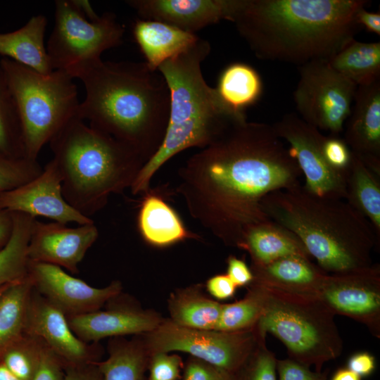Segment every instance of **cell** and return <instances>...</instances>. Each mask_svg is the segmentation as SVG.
I'll list each match as a JSON object with an SVG mask.
<instances>
[{"label": "cell", "mask_w": 380, "mask_h": 380, "mask_svg": "<svg viewBox=\"0 0 380 380\" xmlns=\"http://www.w3.org/2000/svg\"><path fill=\"white\" fill-rule=\"evenodd\" d=\"M327 61L357 87L370 84L380 80V42L354 39Z\"/></svg>", "instance_id": "cell-30"}, {"label": "cell", "mask_w": 380, "mask_h": 380, "mask_svg": "<svg viewBox=\"0 0 380 380\" xmlns=\"http://www.w3.org/2000/svg\"><path fill=\"white\" fill-rule=\"evenodd\" d=\"M143 20L163 22L196 32L222 20L232 21L239 0H128Z\"/></svg>", "instance_id": "cell-18"}, {"label": "cell", "mask_w": 380, "mask_h": 380, "mask_svg": "<svg viewBox=\"0 0 380 380\" xmlns=\"http://www.w3.org/2000/svg\"><path fill=\"white\" fill-rule=\"evenodd\" d=\"M0 380H20L11 373L8 369L0 362Z\"/></svg>", "instance_id": "cell-51"}, {"label": "cell", "mask_w": 380, "mask_h": 380, "mask_svg": "<svg viewBox=\"0 0 380 380\" xmlns=\"http://www.w3.org/2000/svg\"><path fill=\"white\" fill-rule=\"evenodd\" d=\"M182 380H234L232 374L201 359L189 356L182 371Z\"/></svg>", "instance_id": "cell-40"}, {"label": "cell", "mask_w": 380, "mask_h": 380, "mask_svg": "<svg viewBox=\"0 0 380 380\" xmlns=\"http://www.w3.org/2000/svg\"><path fill=\"white\" fill-rule=\"evenodd\" d=\"M329 380H362V377L347 367L338 369Z\"/></svg>", "instance_id": "cell-50"}, {"label": "cell", "mask_w": 380, "mask_h": 380, "mask_svg": "<svg viewBox=\"0 0 380 380\" xmlns=\"http://www.w3.org/2000/svg\"><path fill=\"white\" fill-rule=\"evenodd\" d=\"M262 208L292 232L327 273L372 265V251L379 243L369 222L344 199L316 196L299 184L270 193Z\"/></svg>", "instance_id": "cell-4"}, {"label": "cell", "mask_w": 380, "mask_h": 380, "mask_svg": "<svg viewBox=\"0 0 380 380\" xmlns=\"http://www.w3.org/2000/svg\"><path fill=\"white\" fill-rule=\"evenodd\" d=\"M343 131L353 153L380 175V80L357 87Z\"/></svg>", "instance_id": "cell-19"}, {"label": "cell", "mask_w": 380, "mask_h": 380, "mask_svg": "<svg viewBox=\"0 0 380 380\" xmlns=\"http://www.w3.org/2000/svg\"><path fill=\"white\" fill-rule=\"evenodd\" d=\"M13 224L12 213L0 210V246H4L9 239Z\"/></svg>", "instance_id": "cell-48"}, {"label": "cell", "mask_w": 380, "mask_h": 380, "mask_svg": "<svg viewBox=\"0 0 380 380\" xmlns=\"http://www.w3.org/2000/svg\"><path fill=\"white\" fill-rule=\"evenodd\" d=\"M344 200L369 222L379 243L380 175L353 153L346 172Z\"/></svg>", "instance_id": "cell-27"}, {"label": "cell", "mask_w": 380, "mask_h": 380, "mask_svg": "<svg viewBox=\"0 0 380 380\" xmlns=\"http://www.w3.org/2000/svg\"><path fill=\"white\" fill-rule=\"evenodd\" d=\"M42 170L37 160L11 158L0 155V193L31 181Z\"/></svg>", "instance_id": "cell-37"}, {"label": "cell", "mask_w": 380, "mask_h": 380, "mask_svg": "<svg viewBox=\"0 0 380 380\" xmlns=\"http://www.w3.org/2000/svg\"><path fill=\"white\" fill-rule=\"evenodd\" d=\"M205 288L214 298L226 300L234 296L237 287L226 274H221L208 279Z\"/></svg>", "instance_id": "cell-44"}, {"label": "cell", "mask_w": 380, "mask_h": 380, "mask_svg": "<svg viewBox=\"0 0 380 380\" xmlns=\"http://www.w3.org/2000/svg\"><path fill=\"white\" fill-rule=\"evenodd\" d=\"M305 177L303 186L318 196L345 199L346 173L331 167L322 151L324 134L297 114L287 113L272 125Z\"/></svg>", "instance_id": "cell-12"}, {"label": "cell", "mask_w": 380, "mask_h": 380, "mask_svg": "<svg viewBox=\"0 0 380 380\" xmlns=\"http://www.w3.org/2000/svg\"><path fill=\"white\" fill-rule=\"evenodd\" d=\"M54 18L46 47L53 70L68 71L97 61L104 51L122 43L125 27L113 13L91 22L72 0H56Z\"/></svg>", "instance_id": "cell-9"}, {"label": "cell", "mask_w": 380, "mask_h": 380, "mask_svg": "<svg viewBox=\"0 0 380 380\" xmlns=\"http://www.w3.org/2000/svg\"><path fill=\"white\" fill-rule=\"evenodd\" d=\"M318 296L336 315L365 325L380 338V267L327 274Z\"/></svg>", "instance_id": "cell-13"}, {"label": "cell", "mask_w": 380, "mask_h": 380, "mask_svg": "<svg viewBox=\"0 0 380 380\" xmlns=\"http://www.w3.org/2000/svg\"><path fill=\"white\" fill-rule=\"evenodd\" d=\"M99 236L94 222L68 227L56 222L34 220L27 248L30 262H44L65 268L72 273Z\"/></svg>", "instance_id": "cell-16"}, {"label": "cell", "mask_w": 380, "mask_h": 380, "mask_svg": "<svg viewBox=\"0 0 380 380\" xmlns=\"http://www.w3.org/2000/svg\"><path fill=\"white\" fill-rule=\"evenodd\" d=\"M97 362L64 366V380H103Z\"/></svg>", "instance_id": "cell-45"}, {"label": "cell", "mask_w": 380, "mask_h": 380, "mask_svg": "<svg viewBox=\"0 0 380 380\" xmlns=\"http://www.w3.org/2000/svg\"><path fill=\"white\" fill-rule=\"evenodd\" d=\"M164 319L158 312L138 306L114 305L106 310L69 316L75 334L83 341L108 337L142 335L155 329Z\"/></svg>", "instance_id": "cell-20"}, {"label": "cell", "mask_w": 380, "mask_h": 380, "mask_svg": "<svg viewBox=\"0 0 380 380\" xmlns=\"http://www.w3.org/2000/svg\"><path fill=\"white\" fill-rule=\"evenodd\" d=\"M322 151L329 165L334 169L346 173L348 168L353 153L348 144L339 135L324 136Z\"/></svg>", "instance_id": "cell-39"}, {"label": "cell", "mask_w": 380, "mask_h": 380, "mask_svg": "<svg viewBox=\"0 0 380 380\" xmlns=\"http://www.w3.org/2000/svg\"><path fill=\"white\" fill-rule=\"evenodd\" d=\"M301 175L272 125L245 120L186 161L177 191L193 218L237 248L251 227L270 220L263 199L300 184Z\"/></svg>", "instance_id": "cell-1"}, {"label": "cell", "mask_w": 380, "mask_h": 380, "mask_svg": "<svg viewBox=\"0 0 380 380\" xmlns=\"http://www.w3.org/2000/svg\"><path fill=\"white\" fill-rule=\"evenodd\" d=\"M49 144L63 198L88 217L106 205L110 195L130 188L146 163L132 148L77 117Z\"/></svg>", "instance_id": "cell-6"}, {"label": "cell", "mask_w": 380, "mask_h": 380, "mask_svg": "<svg viewBox=\"0 0 380 380\" xmlns=\"http://www.w3.org/2000/svg\"><path fill=\"white\" fill-rule=\"evenodd\" d=\"M261 286L264 310L257 327L279 338L289 358L320 372L340 356L343 341L335 315L318 296Z\"/></svg>", "instance_id": "cell-7"}, {"label": "cell", "mask_w": 380, "mask_h": 380, "mask_svg": "<svg viewBox=\"0 0 380 380\" xmlns=\"http://www.w3.org/2000/svg\"><path fill=\"white\" fill-rule=\"evenodd\" d=\"M237 248L246 251L251 265H255L288 255L312 260L303 243L292 232L270 220L251 227Z\"/></svg>", "instance_id": "cell-23"}, {"label": "cell", "mask_w": 380, "mask_h": 380, "mask_svg": "<svg viewBox=\"0 0 380 380\" xmlns=\"http://www.w3.org/2000/svg\"><path fill=\"white\" fill-rule=\"evenodd\" d=\"M25 332L51 350L64 366L97 361L91 349L72 331L65 313L44 297L31 295Z\"/></svg>", "instance_id": "cell-17"}, {"label": "cell", "mask_w": 380, "mask_h": 380, "mask_svg": "<svg viewBox=\"0 0 380 380\" xmlns=\"http://www.w3.org/2000/svg\"><path fill=\"white\" fill-rule=\"evenodd\" d=\"M227 275L236 287L248 286L253 280L251 268L241 259L229 255L227 260Z\"/></svg>", "instance_id": "cell-43"}, {"label": "cell", "mask_w": 380, "mask_h": 380, "mask_svg": "<svg viewBox=\"0 0 380 380\" xmlns=\"http://www.w3.org/2000/svg\"><path fill=\"white\" fill-rule=\"evenodd\" d=\"M113 337L108 346V356L98 361L103 380H146L150 354L141 335L132 340Z\"/></svg>", "instance_id": "cell-29"}, {"label": "cell", "mask_w": 380, "mask_h": 380, "mask_svg": "<svg viewBox=\"0 0 380 380\" xmlns=\"http://www.w3.org/2000/svg\"><path fill=\"white\" fill-rule=\"evenodd\" d=\"M64 378L63 362L44 344L40 362L32 380H64Z\"/></svg>", "instance_id": "cell-42"}, {"label": "cell", "mask_w": 380, "mask_h": 380, "mask_svg": "<svg viewBox=\"0 0 380 380\" xmlns=\"http://www.w3.org/2000/svg\"><path fill=\"white\" fill-rule=\"evenodd\" d=\"M61 184V173L51 159L37 177L0 193V210L23 213L35 217L42 216L64 224L93 223L92 219L79 213L65 200Z\"/></svg>", "instance_id": "cell-15"}, {"label": "cell", "mask_w": 380, "mask_h": 380, "mask_svg": "<svg viewBox=\"0 0 380 380\" xmlns=\"http://www.w3.org/2000/svg\"><path fill=\"white\" fill-rule=\"evenodd\" d=\"M267 334L257 327L239 331L196 329L179 326L169 318L153 331L141 335L151 356L183 352L234 374Z\"/></svg>", "instance_id": "cell-10"}, {"label": "cell", "mask_w": 380, "mask_h": 380, "mask_svg": "<svg viewBox=\"0 0 380 380\" xmlns=\"http://www.w3.org/2000/svg\"><path fill=\"white\" fill-rule=\"evenodd\" d=\"M46 25V18L39 14L19 30L0 34V54L39 73H51L54 70L44 45Z\"/></svg>", "instance_id": "cell-25"}, {"label": "cell", "mask_w": 380, "mask_h": 380, "mask_svg": "<svg viewBox=\"0 0 380 380\" xmlns=\"http://www.w3.org/2000/svg\"><path fill=\"white\" fill-rule=\"evenodd\" d=\"M2 67L18 110L25 156L37 160L42 148L77 117L74 78L63 70L42 74L13 60H4Z\"/></svg>", "instance_id": "cell-8"}, {"label": "cell", "mask_w": 380, "mask_h": 380, "mask_svg": "<svg viewBox=\"0 0 380 380\" xmlns=\"http://www.w3.org/2000/svg\"><path fill=\"white\" fill-rule=\"evenodd\" d=\"M5 81L0 79V155L25 158L22 129L15 103Z\"/></svg>", "instance_id": "cell-34"}, {"label": "cell", "mask_w": 380, "mask_h": 380, "mask_svg": "<svg viewBox=\"0 0 380 380\" xmlns=\"http://www.w3.org/2000/svg\"><path fill=\"white\" fill-rule=\"evenodd\" d=\"M76 7L81 11L85 18L91 22L96 21L100 16L94 11L89 1L72 0Z\"/></svg>", "instance_id": "cell-49"}, {"label": "cell", "mask_w": 380, "mask_h": 380, "mask_svg": "<svg viewBox=\"0 0 380 380\" xmlns=\"http://www.w3.org/2000/svg\"><path fill=\"white\" fill-rule=\"evenodd\" d=\"M355 20L358 26H363L368 32L380 36L379 12H370L362 7L357 11Z\"/></svg>", "instance_id": "cell-47"}, {"label": "cell", "mask_w": 380, "mask_h": 380, "mask_svg": "<svg viewBox=\"0 0 380 380\" xmlns=\"http://www.w3.org/2000/svg\"><path fill=\"white\" fill-rule=\"evenodd\" d=\"M132 34L145 63L153 70H158L163 63L187 50L199 39L196 34L172 25L143 19L134 22Z\"/></svg>", "instance_id": "cell-22"}, {"label": "cell", "mask_w": 380, "mask_h": 380, "mask_svg": "<svg viewBox=\"0 0 380 380\" xmlns=\"http://www.w3.org/2000/svg\"><path fill=\"white\" fill-rule=\"evenodd\" d=\"M18 345L13 343L3 353L0 362L20 380H32L39 366L43 343L28 335Z\"/></svg>", "instance_id": "cell-35"}, {"label": "cell", "mask_w": 380, "mask_h": 380, "mask_svg": "<svg viewBox=\"0 0 380 380\" xmlns=\"http://www.w3.org/2000/svg\"><path fill=\"white\" fill-rule=\"evenodd\" d=\"M224 103L235 114L246 117V110L261 97L263 84L258 72L244 63H233L220 72L215 87Z\"/></svg>", "instance_id": "cell-28"}, {"label": "cell", "mask_w": 380, "mask_h": 380, "mask_svg": "<svg viewBox=\"0 0 380 380\" xmlns=\"http://www.w3.org/2000/svg\"><path fill=\"white\" fill-rule=\"evenodd\" d=\"M277 380H328L327 372L312 371L290 358L277 362Z\"/></svg>", "instance_id": "cell-41"}, {"label": "cell", "mask_w": 380, "mask_h": 380, "mask_svg": "<svg viewBox=\"0 0 380 380\" xmlns=\"http://www.w3.org/2000/svg\"><path fill=\"white\" fill-rule=\"evenodd\" d=\"M84 84L77 117L123 143L146 163L167 129L170 91L158 70L145 62L101 59L66 71Z\"/></svg>", "instance_id": "cell-2"}, {"label": "cell", "mask_w": 380, "mask_h": 380, "mask_svg": "<svg viewBox=\"0 0 380 380\" xmlns=\"http://www.w3.org/2000/svg\"><path fill=\"white\" fill-rule=\"evenodd\" d=\"M255 282L279 290L317 296L328 273L312 260L300 255L284 256L265 265H251Z\"/></svg>", "instance_id": "cell-21"}, {"label": "cell", "mask_w": 380, "mask_h": 380, "mask_svg": "<svg viewBox=\"0 0 380 380\" xmlns=\"http://www.w3.org/2000/svg\"><path fill=\"white\" fill-rule=\"evenodd\" d=\"M346 367L362 378L367 377L374 372L376 360L372 354L367 351L355 353L348 358Z\"/></svg>", "instance_id": "cell-46"}, {"label": "cell", "mask_w": 380, "mask_h": 380, "mask_svg": "<svg viewBox=\"0 0 380 380\" xmlns=\"http://www.w3.org/2000/svg\"><path fill=\"white\" fill-rule=\"evenodd\" d=\"M293 101L299 117L319 131L340 135L353 106L357 86L329 64L313 61L298 66Z\"/></svg>", "instance_id": "cell-11"}, {"label": "cell", "mask_w": 380, "mask_h": 380, "mask_svg": "<svg viewBox=\"0 0 380 380\" xmlns=\"http://www.w3.org/2000/svg\"><path fill=\"white\" fill-rule=\"evenodd\" d=\"M184 362L175 353H158L150 357L148 380H179L182 378Z\"/></svg>", "instance_id": "cell-38"}, {"label": "cell", "mask_w": 380, "mask_h": 380, "mask_svg": "<svg viewBox=\"0 0 380 380\" xmlns=\"http://www.w3.org/2000/svg\"><path fill=\"white\" fill-rule=\"evenodd\" d=\"M264 301L262 286L251 282L242 299L232 303L222 304L215 330L239 331L254 328L262 315Z\"/></svg>", "instance_id": "cell-33"}, {"label": "cell", "mask_w": 380, "mask_h": 380, "mask_svg": "<svg viewBox=\"0 0 380 380\" xmlns=\"http://www.w3.org/2000/svg\"><path fill=\"white\" fill-rule=\"evenodd\" d=\"M146 193L138 215L139 230L146 242L163 248L186 239L196 238L160 195L148 191Z\"/></svg>", "instance_id": "cell-24"}, {"label": "cell", "mask_w": 380, "mask_h": 380, "mask_svg": "<svg viewBox=\"0 0 380 380\" xmlns=\"http://www.w3.org/2000/svg\"><path fill=\"white\" fill-rule=\"evenodd\" d=\"M13 229L9 239L0 249V286L19 281L28 275L27 248L35 217L12 213Z\"/></svg>", "instance_id": "cell-32"}, {"label": "cell", "mask_w": 380, "mask_h": 380, "mask_svg": "<svg viewBox=\"0 0 380 380\" xmlns=\"http://www.w3.org/2000/svg\"><path fill=\"white\" fill-rule=\"evenodd\" d=\"M210 51L209 42L199 37L187 50L159 66L170 91L168 124L160 148L130 187L134 195L146 192L153 175L177 153L191 147L203 148L233 123L247 120L232 112L205 82L201 63Z\"/></svg>", "instance_id": "cell-5"}, {"label": "cell", "mask_w": 380, "mask_h": 380, "mask_svg": "<svg viewBox=\"0 0 380 380\" xmlns=\"http://www.w3.org/2000/svg\"><path fill=\"white\" fill-rule=\"evenodd\" d=\"M32 281L29 274L8 284L0 296V353L19 340L25 331Z\"/></svg>", "instance_id": "cell-31"}, {"label": "cell", "mask_w": 380, "mask_h": 380, "mask_svg": "<svg viewBox=\"0 0 380 380\" xmlns=\"http://www.w3.org/2000/svg\"><path fill=\"white\" fill-rule=\"evenodd\" d=\"M222 307L207 296L201 284L178 289L167 300L169 319L179 326L196 329L215 330Z\"/></svg>", "instance_id": "cell-26"}, {"label": "cell", "mask_w": 380, "mask_h": 380, "mask_svg": "<svg viewBox=\"0 0 380 380\" xmlns=\"http://www.w3.org/2000/svg\"><path fill=\"white\" fill-rule=\"evenodd\" d=\"M365 0H239L232 21L259 58L301 65L355 39Z\"/></svg>", "instance_id": "cell-3"}, {"label": "cell", "mask_w": 380, "mask_h": 380, "mask_svg": "<svg viewBox=\"0 0 380 380\" xmlns=\"http://www.w3.org/2000/svg\"><path fill=\"white\" fill-rule=\"evenodd\" d=\"M277 359L262 336L242 366L234 374V380H277Z\"/></svg>", "instance_id": "cell-36"}, {"label": "cell", "mask_w": 380, "mask_h": 380, "mask_svg": "<svg viewBox=\"0 0 380 380\" xmlns=\"http://www.w3.org/2000/svg\"><path fill=\"white\" fill-rule=\"evenodd\" d=\"M28 274L33 287L69 316L99 310L118 296L122 289L119 281L96 288L58 266L44 262H30Z\"/></svg>", "instance_id": "cell-14"}]
</instances>
